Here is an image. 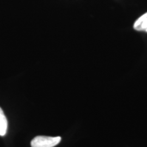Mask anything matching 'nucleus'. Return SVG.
<instances>
[{
    "label": "nucleus",
    "instance_id": "f257e3e1",
    "mask_svg": "<svg viewBox=\"0 0 147 147\" xmlns=\"http://www.w3.org/2000/svg\"><path fill=\"white\" fill-rule=\"evenodd\" d=\"M61 141V137L38 136L34 138L31 143V147H53Z\"/></svg>",
    "mask_w": 147,
    "mask_h": 147
},
{
    "label": "nucleus",
    "instance_id": "f03ea898",
    "mask_svg": "<svg viewBox=\"0 0 147 147\" xmlns=\"http://www.w3.org/2000/svg\"><path fill=\"white\" fill-rule=\"evenodd\" d=\"M134 28L137 31L147 32V12L135 22Z\"/></svg>",
    "mask_w": 147,
    "mask_h": 147
},
{
    "label": "nucleus",
    "instance_id": "7ed1b4c3",
    "mask_svg": "<svg viewBox=\"0 0 147 147\" xmlns=\"http://www.w3.org/2000/svg\"><path fill=\"white\" fill-rule=\"evenodd\" d=\"M8 123L4 112L0 107V136H5L7 130Z\"/></svg>",
    "mask_w": 147,
    "mask_h": 147
}]
</instances>
